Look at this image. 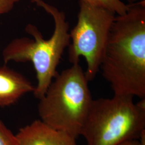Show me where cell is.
Returning a JSON list of instances; mask_svg holds the SVG:
<instances>
[{
	"instance_id": "cell-10",
	"label": "cell",
	"mask_w": 145,
	"mask_h": 145,
	"mask_svg": "<svg viewBox=\"0 0 145 145\" xmlns=\"http://www.w3.org/2000/svg\"><path fill=\"white\" fill-rule=\"evenodd\" d=\"M21 0H0V15L10 12Z\"/></svg>"
},
{
	"instance_id": "cell-11",
	"label": "cell",
	"mask_w": 145,
	"mask_h": 145,
	"mask_svg": "<svg viewBox=\"0 0 145 145\" xmlns=\"http://www.w3.org/2000/svg\"><path fill=\"white\" fill-rule=\"evenodd\" d=\"M118 145H142L140 143V141L138 139H131L127 140Z\"/></svg>"
},
{
	"instance_id": "cell-8",
	"label": "cell",
	"mask_w": 145,
	"mask_h": 145,
	"mask_svg": "<svg viewBox=\"0 0 145 145\" xmlns=\"http://www.w3.org/2000/svg\"><path fill=\"white\" fill-rule=\"evenodd\" d=\"M93 5L102 7L111 11L116 15H123L128 9V5L120 0H83Z\"/></svg>"
},
{
	"instance_id": "cell-4",
	"label": "cell",
	"mask_w": 145,
	"mask_h": 145,
	"mask_svg": "<svg viewBox=\"0 0 145 145\" xmlns=\"http://www.w3.org/2000/svg\"><path fill=\"white\" fill-rule=\"evenodd\" d=\"M116 96L93 99L81 135L87 145H118L145 131V99Z\"/></svg>"
},
{
	"instance_id": "cell-12",
	"label": "cell",
	"mask_w": 145,
	"mask_h": 145,
	"mask_svg": "<svg viewBox=\"0 0 145 145\" xmlns=\"http://www.w3.org/2000/svg\"><path fill=\"white\" fill-rule=\"evenodd\" d=\"M127 1L129 2V4H130V3H135V2L142 1V0H127Z\"/></svg>"
},
{
	"instance_id": "cell-3",
	"label": "cell",
	"mask_w": 145,
	"mask_h": 145,
	"mask_svg": "<svg viewBox=\"0 0 145 145\" xmlns=\"http://www.w3.org/2000/svg\"><path fill=\"white\" fill-rule=\"evenodd\" d=\"M88 82L79 63L57 73L39 99L40 120L75 138L81 135L93 101Z\"/></svg>"
},
{
	"instance_id": "cell-5",
	"label": "cell",
	"mask_w": 145,
	"mask_h": 145,
	"mask_svg": "<svg viewBox=\"0 0 145 145\" xmlns=\"http://www.w3.org/2000/svg\"><path fill=\"white\" fill-rule=\"evenodd\" d=\"M78 21L69 31L68 59L79 63L81 57L87 63L86 76L93 81L99 72L116 14L108 9L80 0Z\"/></svg>"
},
{
	"instance_id": "cell-1",
	"label": "cell",
	"mask_w": 145,
	"mask_h": 145,
	"mask_svg": "<svg viewBox=\"0 0 145 145\" xmlns=\"http://www.w3.org/2000/svg\"><path fill=\"white\" fill-rule=\"evenodd\" d=\"M100 69L114 95L145 99V0L116 16Z\"/></svg>"
},
{
	"instance_id": "cell-7",
	"label": "cell",
	"mask_w": 145,
	"mask_h": 145,
	"mask_svg": "<svg viewBox=\"0 0 145 145\" xmlns=\"http://www.w3.org/2000/svg\"><path fill=\"white\" fill-rule=\"evenodd\" d=\"M35 87L20 73L5 66L0 67V107L15 103L26 93H33Z\"/></svg>"
},
{
	"instance_id": "cell-6",
	"label": "cell",
	"mask_w": 145,
	"mask_h": 145,
	"mask_svg": "<svg viewBox=\"0 0 145 145\" xmlns=\"http://www.w3.org/2000/svg\"><path fill=\"white\" fill-rule=\"evenodd\" d=\"M16 135L19 145H77L75 137L52 128L40 119L22 127Z\"/></svg>"
},
{
	"instance_id": "cell-2",
	"label": "cell",
	"mask_w": 145,
	"mask_h": 145,
	"mask_svg": "<svg viewBox=\"0 0 145 145\" xmlns=\"http://www.w3.org/2000/svg\"><path fill=\"white\" fill-rule=\"evenodd\" d=\"M31 1L52 16L54 23L52 36L48 39H45L36 26L29 24L25 31L33 38H16L5 47L2 55L5 64L11 61L31 62L33 64L37 80L33 93L39 99L45 95L58 73V65L71 42L69 25L63 11L43 0Z\"/></svg>"
},
{
	"instance_id": "cell-9",
	"label": "cell",
	"mask_w": 145,
	"mask_h": 145,
	"mask_svg": "<svg viewBox=\"0 0 145 145\" xmlns=\"http://www.w3.org/2000/svg\"><path fill=\"white\" fill-rule=\"evenodd\" d=\"M0 145H19L16 135L0 120Z\"/></svg>"
}]
</instances>
